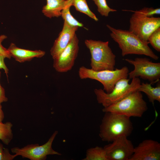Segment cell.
<instances>
[{
    "mask_svg": "<svg viewBox=\"0 0 160 160\" xmlns=\"http://www.w3.org/2000/svg\"><path fill=\"white\" fill-rule=\"evenodd\" d=\"M79 27H72L64 21L62 29L55 40L50 50L53 59L57 57L69 44Z\"/></svg>",
    "mask_w": 160,
    "mask_h": 160,
    "instance_id": "4fadbf2b",
    "label": "cell"
},
{
    "mask_svg": "<svg viewBox=\"0 0 160 160\" xmlns=\"http://www.w3.org/2000/svg\"><path fill=\"white\" fill-rule=\"evenodd\" d=\"M160 27V18L148 17L134 12L129 20V31L142 40L148 42L150 34Z\"/></svg>",
    "mask_w": 160,
    "mask_h": 160,
    "instance_id": "9c48e42d",
    "label": "cell"
},
{
    "mask_svg": "<svg viewBox=\"0 0 160 160\" xmlns=\"http://www.w3.org/2000/svg\"><path fill=\"white\" fill-rule=\"evenodd\" d=\"M71 5L75 7L76 10L84 13L95 21L98 19L95 15L90 10L86 0H71Z\"/></svg>",
    "mask_w": 160,
    "mask_h": 160,
    "instance_id": "d6986e66",
    "label": "cell"
},
{
    "mask_svg": "<svg viewBox=\"0 0 160 160\" xmlns=\"http://www.w3.org/2000/svg\"><path fill=\"white\" fill-rule=\"evenodd\" d=\"M84 43L91 55V69L96 71L114 70L116 56L109 45V41L86 39Z\"/></svg>",
    "mask_w": 160,
    "mask_h": 160,
    "instance_id": "3957f363",
    "label": "cell"
},
{
    "mask_svg": "<svg viewBox=\"0 0 160 160\" xmlns=\"http://www.w3.org/2000/svg\"><path fill=\"white\" fill-rule=\"evenodd\" d=\"M82 160H108L103 148L98 146L88 149L86 157Z\"/></svg>",
    "mask_w": 160,
    "mask_h": 160,
    "instance_id": "ac0fdd59",
    "label": "cell"
},
{
    "mask_svg": "<svg viewBox=\"0 0 160 160\" xmlns=\"http://www.w3.org/2000/svg\"><path fill=\"white\" fill-rule=\"evenodd\" d=\"M106 26L111 32V37L121 50L123 57L136 54L145 55L156 60L159 59L158 56L148 46V42L142 40L129 30L116 29L108 24Z\"/></svg>",
    "mask_w": 160,
    "mask_h": 160,
    "instance_id": "6da1fadb",
    "label": "cell"
},
{
    "mask_svg": "<svg viewBox=\"0 0 160 160\" xmlns=\"http://www.w3.org/2000/svg\"><path fill=\"white\" fill-rule=\"evenodd\" d=\"M97 7V11L102 16H108L111 12L117 11L116 10L110 8L108 5L106 0H92Z\"/></svg>",
    "mask_w": 160,
    "mask_h": 160,
    "instance_id": "44dd1931",
    "label": "cell"
},
{
    "mask_svg": "<svg viewBox=\"0 0 160 160\" xmlns=\"http://www.w3.org/2000/svg\"><path fill=\"white\" fill-rule=\"evenodd\" d=\"M58 133L55 131L48 141L41 145L38 144H28L20 148L16 147L11 149L12 152L17 156L31 160H45L48 155H61V154L54 150L52 148L53 142Z\"/></svg>",
    "mask_w": 160,
    "mask_h": 160,
    "instance_id": "ba28073f",
    "label": "cell"
},
{
    "mask_svg": "<svg viewBox=\"0 0 160 160\" xmlns=\"http://www.w3.org/2000/svg\"><path fill=\"white\" fill-rule=\"evenodd\" d=\"M71 6H68L63 9L61 15L64 21L72 27H83L84 25L76 20L71 15L70 12Z\"/></svg>",
    "mask_w": 160,
    "mask_h": 160,
    "instance_id": "ffe728a7",
    "label": "cell"
},
{
    "mask_svg": "<svg viewBox=\"0 0 160 160\" xmlns=\"http://www.w3.org/2000/svg\"><path fill=\"white\" fill-rule=\"evenodd\" d=\"M6 58L4 55L0 53V69L4 70L7 78H8L9 69L5 65L4 61V59Z\"/></svg>",
    "mask_w": 160,
    "mask_h": 160,
    "instance_id": "484cf974",
    "label": "cell"
},
{
    "mask_svg": "<svg viewBox=\"0 0 160 160\" xmlns=\"http://www.w3.org/2000/svg\"><path fill=\"white\" fill-rule=\"evenodd\" d=\"M47 4L43 7L42 12L49 18L61 16L62 10L68 6H72L71 0H46Z\"/></svg>",
    "mask_w": 160,
    "mask_h": 160,
    "instance_id": "9a60e30c",
    "label": "cell"
},
{
    "mask_svg": "<svg viewBox=\"0 0 160 160\" xmlns=\"http://www.w3.org/2000/svg\"><path fill=\"white\" fill-rule=\"evenodd\" d=\"M124 60L134 67V69L128 73L129 79L140 77L148 80L151 84L159 81V63H153L146 57H136L134 60L126 58Z\"/></svg>",
    "mask_w": 160,
    "mask_h": 160,
    "instance_id": "52a82bcc",
    "label": "cell"
},
{
    "mask_svg": "<svg viewBox=\"0 0 160 160\" xmlns=\"http://www.w3.org/2000/svg\"><path fill=\"white\" fill-rule=\"evenodd\" d=\"M7 49L11 57L20 63L30 61L34 58H41L45 54V51L40 50H33L19 48L12 43Z\"/></svg>",
    "mask_w": 160,
    "mask_h": 160,
    "instance_id": "5bb4252c",
    "label": "cell"
},
{
    "mask_svg": "<svg viewBox=\"0 0 160 160\" xmlns=\"http://www.w3.org/2000/svg\"><path fill=\"white\" fill-rule=\"evenodd\" d=\"M79 43V40L76 34L66 47L53 59V67L57 71L64 73L71 69L78 55Z\"/></svg>",
    "mask_w": 160,
    "mask_h": 160,
    "instance_id": "8fae6325",
    "label": "cell"
},
{
    "mask_svg": "<svg viewBox=\"0 0 160 160\" xmlns=\"http://www.w3.org/2000/svg\"><path fill=\"white\" fill-rule=\"evenodd\" d=\"M127 11L137 13L148 17H153L154 15L156 14L159 15L160 14V8L154 9L152 7H144L139 10L135 11L132 10Z\"/></svg>",
    "mask_w": 160,
    "mask_h": 160,
    "instance_id": "603a6c76",
    "label": "cell"
},
{
    "mask_svg": "<svg viewBox=\"0 0 160 160\" xmlns=\"http://www.w3.org/2000/svg\"><path fill=\"white\" fill-rule=\"evenodd\" d=\"M100 127L99 136L103 141L111 142L120 137H128L133 130L130 118L111 112H105Z\"/></svg>",
    "mask_w": 160,
    "mask_h": 160,
    "instance_id": "7a4b0ae2",
    "label": "cell"
},
{
    "mask_svg": "<svg viewBox=\"0 0 160 160\" xmlns=\"http://www.w3.org/2000/svg\"><path fill=\"white\" fill-rule=\"evenodd\" d=\"M130 79H122L116 84L112 91L107 93L103 89H95L94 90L98 103L104 108L116 103L127 96L132 92L137 90L141 84L138 77L132 79L130 84Z\"/></svg>",
    "mask_w": 160,
    "mask_h": 160,
    "instance_id": "277c9868",
    "label": "cell"
},
{
    "mask_svg": "<svg viewBox=\"0 0 160 160\" xmlns=\"http://www.w3.org/2000/svg\"><path fill=\"white\" fill-rule=\"evenodd\" d=\"M148 109L141 92L135 91L120 101L102 109L103 112H111L129 117H141Z\"/></svg>",
    "mask_w": 160,
    "mask_h": 160,
    "instance_id": "5b68a950",
    "label": "cell"
},
{
    "mask_svg": "<svg viewBox=\"0 0 160 160\" xmlns=\"http://www.w3.org/2000/svg\"><path fill=\"white\" fill-rule=\"evenodd\" d=\"M4 114L2 110L1 103L0 102V122H2L4 118Z\"/></svg>",
    "mask_w": 160,
    "mask_h": 160,
    "instance_id": "83f0119b",
    "label": "cell"
},
{
    "mask_svg": "<svg viewBox=\"0 0 160 160\" xmlns=\"http://www.w3.org/2000/svg\"><path fill=\"white\" fill-rule=\"evenodd\" d=\"M108 160H130L135 147L127 137H119L103 147Z\"/></svg>",
    "mask_w": 160,
    "mask_h": 160,
    "instance_id": "30bf717a",
    "label": "cell"
},
{
    "mask_svg": "<svg viewBox=\"0 0 160 160\" xmlns=\"http://www.w3.org/2000/svg\"><path fill=\"white\" fill-rule=\"evenodd\" d=\"M7 38V36L4 34L0 36V53L4 55L6 58L10 59L11 57L7 49L2 44V42Z\"/></svg>",
    "mask_w": 160,
    "mask_h": 160,
    "instance_id": "d4e9b609",
    "label": "cell"
},
{
    "mask_svg": "<svg viewBox=\"0 0 160 160\" xmlns=\"http://www.w3.org/2000/svg\"><path fill=\"white\" fill-rule=\"evenodd\" d=\"M151 84V83L143 82L141 83L137 91L145 93L149 102L153 104L155 101L160 102V84L159 83L155 87H152Z\"/></svg>",
    "mask_w": 160,
    "mask_h": 160,
    "instance_id": "2e32d148",
    "label": "cell"
},
{
    "mask_svg": "<svg viewBox=\"0 0 160 160\" xmlns=\"http://www.w3.org/2000/svg\"><path fill=\"white\" fill-rule=\"evenodd\" d=\"M12 126L10 122H0V140L6 145H8L13 138Z\"/></svg>",
    "mask_w": 160,
    "mask_h": 160,
    "instance_id": "e0dca14e",
    "label": "cell"
},
{
    "mask_svg": "<svg viewBox=\"0 0 160 160\" xmlns=\"http://www.w3.org/2000/svg\"><path fill=\"white\" fill-rule=\"evenodd\" d=\"M129 73V69L126 66L112 71H96L82 66L80 67L78 71L79 76L81 79H89L98 81L102 84L103 89L107 93L112 91L116 84L119 80L127 78Z\"/></svg>",
    "mask_w": 160,
    "mask_h": 160,
    "instance_id": "8992f818",
    "label": "cell"
},
{
    "mask_svg": "<svg viewBox=\"0 0 160 160\" xmlns=\"http://www.w3.org/2000/svg\"><path fill=\"white\" fill-rule=\"evenodd\" d=\"M148 41L153 47L160 52V27L154 31L149 36Z\"/></svg>",
    "mask_w": 160,
    "mask_h": 160,
    "instance_id": "7402d4cb",
    "label": "cell"
},
{
    "mask_svg": "<svg viewBox=\"0 0 160 160\" xmlns=\"http://www.w3.org/2000/svg\"><path fill=\"white\" fill-rule=\"evenodd\" d=\"M17 156L16 154H11L9 149L4 148L0 142V160H12Z\"/></svg>",
    "mask_w": 160,
    "mask_h": 160,
    "instance_id": "cb8c5ba5",
    "label": "cell"
},
{
    "mask_svg": "<svg viewBox=\"0 0 160 160\" xmlns=\"http://www.w3.org/2000/svg\"><path fill=\"white\" fill-rule=\"evenodd\" d=\"M160 143L152 140L146 139L135 147L130 160H159Z\"/></svg>",
    "mask_w": 160,
    "mask_h": 160,
    "instance_id": "7c38bea8",
    "label": "cell"
},
{
    "mask_svg": "<svg viewBox=\"0 0 160 160\" xmlns=\"http://www.w3.org/2000/svg\"><path fill=\"white\" fill-rule=\"evenodd\" d=\"M1 76V72L0 71V79ZM8 98L6 97L5 91L4 88L1 86L0 83V102L2 103L7 102Z\"/></svg>",
    "mask_w": 160,
    "mask_h": 160,
    "instance_id": "4316f807",
    "label": "cell"
}]
</instances>
